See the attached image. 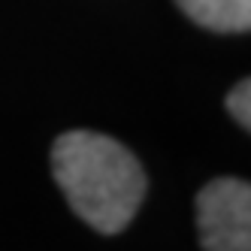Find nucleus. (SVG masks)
Masks as SVG:
<instances>
[{
    "instance_id": "nucleus-1",
    "label": "nucleus",
    "mask_w": 251,
    "mask_h": 251,
    "mask_svg": "<svg viewBox=\"0 0 251 251\" xmlns=\"http://www.w3.org/2000/svg\"><path fill=\"white\" fill-rule=\"evenodd\" d=\"M51 173L67 203L97 233H121L146 197V173L112 136L70 130L51 146Z\"/></svg>"
},
{
    "instance_id": "nucleus-2",
    "label": "nucleus",
    "mask_w": 251,
    "mask_h": 251,
    "mask_svg": "<svg viewBox=\"0 0 251 251\" xmlns=\"http://www.w3.org/2000/svg\"><path fill=\"white\" fill-rule=\"evenodd\" d=\"M197 230L209 251H251V182H209L197 194Z\"/></svg>"
},
{
    "instance_id": "nucleus-3",
    "label": "nucleus",
    "mask_w": 251,
    "mask_h": 251,
    "mask_svg": "<svg viewBox=\"0 0 251 251\" xmlns=\"http://www.w3.org/2000/svg\"><path fill=\"white\" fill-rule=\"evenodd\" d=\"M191 22L218 33L251 30V0H176Z\"/></svg>"
},
{
    "instance_id": "nucleus-4",
    "label": "nucleus",
    "mask_w": 251,
    "mask_h": 251,
    "mask_svg": "<svg viewBox=\"0 0 251 251\" xmlns=\"http://www.w3.org/2000/svg\"><path fill=\"white\" fill-rule=\"evenodd\" d=\"M227 109H230V115L251 133V79L239 82V85L230 91V97H227Z\"/></svg>"
}]
</instances>
